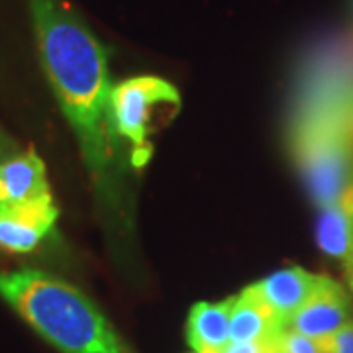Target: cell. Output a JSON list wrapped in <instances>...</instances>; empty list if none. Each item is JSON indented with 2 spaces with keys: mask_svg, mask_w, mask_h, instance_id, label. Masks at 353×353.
I'll use <instances>...</instances> for the list:
<instances>
[{
  "mask_svg": "<svg viewBox=\"0 0 353 353\" xmlns=\"http://www.w3.org/2000/svg\"><path fill=\"white\" fill-rule=\"evenodd\" d=\"M181 106V97L161 77H132L112 88L114 128L132 145V163L141 167L150 159V136Z\"/></svg>",
  "mask_w": 353,
  "mask_h": 353,
  "instance_id": "3",
  "label": "cell"
},
{
  "mask_svg": "<svg viewBox=\"0 0 353 353\" xmlns=\"http://www.w3.org/2000/svg\"><path fill=\"white\" fill-rule=\"evenodd\" d=\"M316 241L334 259L345 261L353 255V183L336 201L320 208Z\"/></svg>",
  "mask_w": 353,
  "mask_h": 353,
  "instance_id": "9",
  "label": "cell"
},
{
  "mask_svg": "<svg viewBox=\"0 0 353 353\" xmlns=\"http://www.w3.org/2000/svg\"><path fill=\"white\" fill-rule=\"evenodd\" d=\"M0 296L61 353H134L85 292L50 273L0 271Z\"/></svg>",
  "mask_w": 353,
  "mask_h": 353,
  "instance_id": "2",
  "label": "cell"
},
{
  "mask_svg": "<svg viewBox=\"0 0 353 353\" xmlns=\"http://www.w3.org/2000/svg\"><path fill=\"white\" fill-rule=\"evenodd\" d=\"M343 104L345 112L350 116L353 124V63L347 65V75H345V92H343Z\"/></svg>",
  "mask_w": 353,
  "mask_h": 353,
  "instance_id": "14",
  "label": "cell"
},
{
  "mask_svg": "<svg viewBox=\"0 0 353 353\" xmlns=\"http://www.w3.org/2000/svg\"><path fill=\"white\" fill-rule=\"evenodd\" d=\"M234 296L222 303H196L187 320V340L194 353H222L230 345V310Z\"/></svg>",
  "mask_w": 353,
  "mask_h": 353,
  "instance_id": "10",
  "label": "cell"
},
{
  "mask_svg": "<svg viewBox=\"0 0 353 353\" xmlns=\"http://www.w3.org/2000/svg\"><path fill=\"white\" fill-rule=\"evenodd\" d=\"M353 320V303L350 290L332 277L322 279L314 294L296 314L287 328L318 341L330 340Z\"/></svg>",
  "mask_w": 353,
  "mask_h": 353,
  "instance_id": "4",
  "label": "cell"
},
{
  "mask_svg": "<svg viewBox=\"0 0 353 353\" xmlns=\"http://www.w3.org/2000/svg\"><path fill=\"white\" fill-rule=\"evenodd\" d=\"M18 153V145L14 143V139L0 128V161H4V159H8V157H12Z\"/></svg>",
  "mask_w": 353,
  "mask_h": 353,
  "instance_id": "15",
  "label": "cell"
},
{
  "mask_svg": "<svg viewBox=\"0 0 353 353\" xmlns=\"http://www.w3.org/2000/svg\"><path fill=\"white\" fill-rule=\"evenodd\" d=\"M322 279L324 275H316L294 265V267H287V269L271 273L269 277L253 283L252 287L273 310L279 322L287 328L290 318L308 303V299L314 294Z\"/></svg>",
  "mask_w": 353,
  "mask_h": 353,
  "instance_id": "7",
  "label": "cell"
},
{
  "mask_svg": "<svg viewBox=\"0 0 353 353\" xmlns=\"http://www.w3.org/2000/svg\"><path fill=\"white\" fill-rule=\"evenodd\" d=\"M39 59L69 126L75 132L90 179L116 204L118 132L106 50L63 0H28Z\"/></svg>",
  "mask_w": 353,
  "mask_h": 353,
  "instance_id": "1",
  "label": "cell"
},
{
  "mask_svg": "<svg viewBox=\"0 0 353 353\" xmlns=\"http://www.w3.org/2000/svg\"><path fill=\"white\" fill-rule=\"evenodd\" d=\"M275 353H324V341L285 328L275 340Z\"/></svg>",
  "mask_w": 353,
  "mask_h": 353,
  "instance_id": "11",
  "label": "cell"
},
{
  "mask_svg": "<svg viewBox=\"0 0 353 353\" xmlns=\"http://www.w3.org/2000/svg\"><path fill=\"white\" fill-rule=\"evenodd\" d=\"M285 330L267 306L263 299L245 287L238 296H234L230 310V343H252V341H271Z\"/></svg>",
  "mask_w": 353,
  "mask_h": 353,
  "instance_id": "8",
  "label": "cell"
},
{
  "mask_svg": "<svg viewBox=\"0 0 353 353\" xmlns=\"http://www.w3.org/2000/svg\"><path fill=\"white\" fill-rule=\"evenodd\" d=\"M192 353H194V352H192Z\"/></svg>",
  "mask_w": 353,
  "mask_h": 353,
  "instance_id": "17",
  "label": "cell"
},
{
  "mask_svg": "<svg viewBox=\"0 0 353 353\" xmlns=\"http://www.w3.org/2000/svg\"><path fill=\"white\" fill-rule=\"evenodd\" d=\"M59 210L55 204L0 206V248L12 253H30L48 238Z\"/></svg>",
  "mask_w": 353,
  "mask_h": 353,
  "instance_id": "6",
  "label": "cell"
},
{
  "mask_svg": "<svg viewBox=\"0 0 353 353\" xmlns=\"http://www.w3.org/2000/svg\"><path fill=\"white\" fill-rule=\"evenodd\" d=\"M324 353H353V320L324 341Z\"/></svg>",
  "mask_w": 353,
  "mask_h": 353,
  "instance_id": "12",
  "label": "cell"
},
{
  "mask_svg": "<svg viewBox=\"0 0 353 353\" xmlns=\"http://www.w3.org/2000/svg\"><path fill=\"white\" fill-rule=\"evenodd\" d=\"M46 165L32 148L0 161V206L50 204Z\"/></svg>",
  "mask_w": 353,
  "mask_h": 353,
  "instance_id": "5",
  "label": "cell"
},
{
  "mask_svg": "<svg viewBox=\"0 0 353 353\" xmlns=\"http://www.w3.org/2000/svg\"><path fill=\"white\" fill-rule=\"evenodd\" d=\"M275 340L252 341V343H230L222 353H275Z\"/></svg>",
  "mask_w": 353,
  "mask_h": 353,
  "instance_id": "13",
  "label": "cell"
},
{
  "mask_svg": "<svg viewBox=\"0 0 353 353\" xmlns=\"http://www.w3.org/2000/svg\"><path fill=\"white\" fill-rule=\"evenodd\" d=\"M343 273H345V285H347V290L353 296V255L350 259L343 261Z\"/></svg>",
  "mask_w": 353,
  "mask_h": 353,
  "instance_id": "16",
  "label": "cell"
}]
</instances>
